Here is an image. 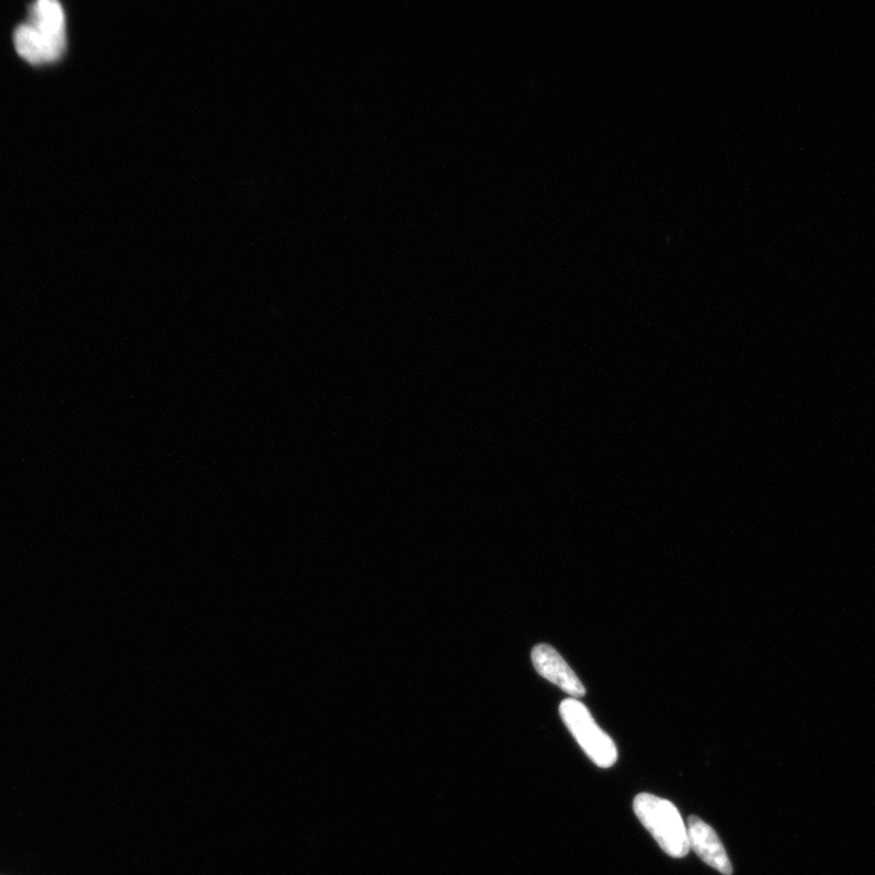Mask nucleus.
Returning a JSON list of instances; mask_svg holds the SVG:
<instances>
[{"mask_svg": "<svg viewBox=\"0 0 875 875\" xmlns=\"http://www.w3.org/2000/svg\"><path fill=\"white\" fill-rule=\"evenodd\" d=\"M634 811L658 845L671 857L681 859L689 854L690 840L677 806L652 794H638L634 800Z\"/></svg>", "mask_w": 875, "mask_h": 875, "instance_id": "f257e3e1", "label": "nucleus"}, {"mask_svg": "<svg viewBox=\"0 0 875 875\" xmlns=\"http://www.w3.org/2000/svg\"><path fill=\"white\" fill-rule=\"evenodd\" d=\"M559 714L571 735L588 757L602 769L613 766L618 759V750L613 739L602 731L593 720L587 706L576 698L560 703Z\"/></svg>", "mask_w": 875, "mask_h": 875, "instance_id": "f03ea898", "label": "nucleus"}, {"mask_svg": "<svg viewBox=\"0 0 875 875\" xmlns=\"http://www.w3.org/2000/svg\"><path fill=\"white\" fill-rule=\"evenodd\" d=\"M46 49L48 63L58 60L66 48V18L56 0H39L31 8L29 24Z\"/></svg>", "mask_w": 875, "mask_h": 875, "instance_id": "7ed1b4c3", "label": "nucleus"}, {"mask_svg": "<svg viewBox=\"0 0 875 875\" xmlns=\"http://www.w3.org/2000/svg\"><path fill=\"white\" fill-rule=\"evenodd\" d=\"M533 666L544 679L553 682L573 698L583 697L586 688L576 672L560 657L556 649L548 645H537L532 652Z\"/></svg>", "mask_w": 875, "mask_h": 875, "instance_id": "20e7f679", "label": "nucleus"}, {"mask_svg": "<svg viewBox=\"0 0 875 875\" xmlns=\"http://www.w3.org/2000/svg\"><path fill=\"white\" fill-rule=\"evenodd\" d=\"M688 832L690 848L706 865L724 875H732V863L729 861L721 840L713 827L706 825L700 817L691 816L689 818Z\"/></svg>", "mask_w": 875, "mask_h": 875, "instance_id": "39448f33", "label": "nucleus"}]
</instances>
